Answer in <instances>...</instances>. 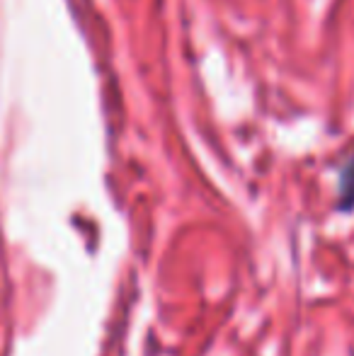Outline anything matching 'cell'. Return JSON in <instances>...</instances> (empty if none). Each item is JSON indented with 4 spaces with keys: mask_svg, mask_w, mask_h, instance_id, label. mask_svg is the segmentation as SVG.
<instances>
[{
    "mask_svg": "<svg viewBox=\"0 0 354 356\" xmlns=\"http://www.w3.org/2000/svg\"><path fill=\"white\" fill-rule=\"evenodd\" d=\"M337 211L340 213H352L354 211V150L352 155L345 160V165L340 168L337 175Z\"/></svg>",
    "mask_w": 354,
    "mask_h": 356,
    "instance_id": "6da1fadb",
    "label": "cell"
}]
</instances>
